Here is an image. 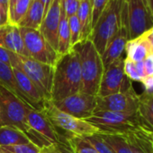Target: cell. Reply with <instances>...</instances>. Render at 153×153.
Returning a JSON list of instances; mask_svg holds the SVG:
<instances>
[{
	"label": "cell",
	"instance_id": "obj_18",
	"mask_svg": "<svg viewBox=\"0 0 153 153\" xmlns=\"http://www.w3.org/2000/svg\"><path fill=\"white\" fill-rule=\"evenodd\" d=\"M137 114L140 129L153 134V95H140Z\"/></svg>",
	"mask_w": 153,
	"mask_h": 153
},
{
	"label": "cell",
	"instance_id": "obj_20",
	"mask_svg": "<svg viewBox=\"0 0 153 153\" xmlns=\"http://www.w3.org/2000/svg\"><path fill=\"white\" fill-rule=\"evenodd\" d=\"M44 5L40 0H33L26 14L17 26L39 30L44 17Z\"/></svg>",
	"mask_w": 153,
	"mask_h": 153
},
{
	"label": "cell",
	"instance_id": "obj_13",
	"mask_svg": "<svg viewBox=\"0 0 153 153\" xmlns=\"http://www.w3.org/2000/svg\"><path fill=\"white\" fill-rule=\"evenodd\" d=\"M52 104L61 112L78 119L86 120L95 113L97 97L79 92Z\"/></svg>",
	"mask_w": 153,
	"mask_h": 153
},
{
	"label": "cell",
	"instance_id": "obj_44",
	"mask_svg": "<svg viewBox=\"0 0 153 153\" xmlns=\"http://www.w3.org/2000/svg\"><path fill=\"white\" fill-rule=\"evenodd\" d=\"M58 146H59V149L62 151V153H72V152L67 148V146H65L64 144H59V145H58Z\"/></svg>",
	"mask_w": 153,
	"mask_h": 153
},
{
	"label": "cell",
	"instance_id": "obj_21",
	"mask_svg": "<svg viewBox=\"0 0 153 153\" xmlns=\"http://www.w3.org/2000/svg\"><path fill=\"white\" fill-rule=\"evenodd\" d=\"M150 52L151 48L143 35L128 41L125 47L126 58L133 62L143 61Z\"/></svg>",
	"mask_w": 153,
	"mask_h": 153
},
{
	"label": "cell",
	"instance_id": "obj_34",
	"mask_svg": "<svg viewBox=\"0 0 153 153\" xmlns=\"http://www.w3.org/2000/svg\"><path fill=\"white\" fill-rule=\"evenodd\" d=\"M92 1V28L110 0H91Z\"/></svg>",
	"mask_w": 153,
	"mask_h": 153
},
{
	"label": "cell",
	"instance_id": "obj_12",
	"mask_svg": "<svg viewBox=\"0 0 153 153\" xmlns=\"http://www.w3.org/2000/svg\"><path fill=\"white\" fill-rule=\"evenodd\" d=\"M139 97L131 86L128 89L106 97H97L96 112H121L134 113L139 106Z\"/></svg>",
	"mask_w": 153,
	"mask_h": 153
},
{
	"label": "cell",
	"instance_id": "obj_16",
	"mask_svg": "<svg viewBox=\"0 0 153 153\" xmlns=\"http://www.w3.org/2000/svg\"><path fill=\"white\" fill-rule=\"evenodd\" d=\"M0 46L16 54L29 57L17 25L7 24L0 26Z\"/></svg>",
	"mask_w": 153,
	"mask_h": 153
},
{
	"label": "cell",
	"instance_id": "obj_33",
	"mask_svg": "<svg viewBox=\"0 0 153 153\" xmlns=\"http://www.w3.org/2000/svg\"><path fill=\"white\" fill-rule=\"evenodd\" d=\"M81 0H60V5L67 17L76 16L78 13Z\"/></svg>",
	"mask_w": 153,
	"mask_h": 153
},
{
	"label": "cell",
	"instance_id": "obj_24",
	"mask_svg": "<svg viewBox=\"0 0 153 153\" xmlns=\"http://www.w3.org/2000/svg\"><path fill=\"white\" fill-rule=\"evenodd\" d=\"M61 6V5H60ZM70 45V32L68 26V19L61 7L60 9V19L58 29V49L57 52L59 57L68 53L71 51Z\"/></svg>",
	"mask_w": 153,
	"mask_h": 153
},
{
	"label": "cell",
	"instance_id": "obj_6",
	"mask_svg": "<svg viewBox=\"0 0 153 153\" xmlns=\"http://www.w3.org/2000/svg\"><path fill=\"white\" fill-rule=\"evenodd\" d=\"M86 121L96 126L99 133L127 135L140 129L137 112H96Z\"/></svg>",
	"mask_w": 153,
	"mask_h": 153
},
{
	"label": "cell",
	"instance_id": "obj_29",
	"mask_svg": "<svg viewBox=\"0 0 153 153\" xmlns=\"http://www.w3.org/2000/svg\"><path fill=\"white\" fill-rule=\"evenodd\" d=\"M41 148L33 143L0 147V153H40Z\"/></svg>",
	"mask_w": 153,
	"mask_h": 153
},
{
	"label": "cell",
	"instance_id": "obj_39",
	"mask_svg": "<svg viewBox=\"0 0 153 153\" xmlns=\"http://www.w3.org/2000/svg\"><path fill=\"white\" fill-rule=\"evenodd\" d=\"M135 66H136V70L137 73L139 75V76L141 79H144L146 76V73H145V68H144V64L143 61H140V62H135Z\"/></svg>",
	"mask_w": 153,
	"mask_h": 153
},
{
	"label": "cell",
	"instance_id": "obj_2",
	"mask_svg": "<svg viewBox=\"0 0 153 153\" xmlns=\"http://www.w3.org/2000/svg\"><path fill=\"white\" fill-rule=\"evenodd\" d=\"M72 49L78 54L81 68L82 93L97 97L105 67L101 55L89 40L80 41Z\"/></svg>",
	"mask_w": 153,
	"mask_h": 153
},
{
	"label": "cell",
	"instance_id": "obj_47",
	"mask_svg": "<svg viewBox=\"0 0 153 153\" xmlns=\"http://www.w3.org/2000/svg\"><path fill=\"white\" fill-rule=\"evenodd\" d=\"M152 141H153V134H152Z\"/></svg>",
	"mask_w": 153,
	"mask_h": 153
},
{
	"label": "cell",
	"instance_id": "obj_15",
	"mask_svg": "<svg viewBox=\"0 0 153 153\" xmlns=\"http://www.w3.org/2000/svg\"><path fill=\"white\" fill-rule=\"evenodd\" d=\"M12 68L17 88L22 96L24 97L27 105L35 110L42 111L44 100L37 90V88H35V86L33 85V83L28 79V76L23 71L16 68Z\"/></svg>",
	"mask_w": 153,
	"mask_h": 153
},
{
	"label": "cell",
	"instance_id": "obj_28",
	"mask_svg": "<svg viewBox=\"0 0 153 153\" xmlns=\"http://www.w3.org/2000/svg\"><path fill=\"white\" fill-rule=\"evenodd\" d=\"M98 134L111 147L114 153H131V149L125 135L105 133Z\"/></svg>",
	"mask_w": 153,
	"mask_h": 153
},
{
	"label": "cell",
	"instance_id": "obj_27",
	"mask_svg": "<svg viewBox=\"0 0 153 153\" xmlns=\"http://www.w3.org/2000/svg\"><path fill=\"white\" fill-rule=\"evenodd\" d=\"M33 0H15L8 5V24L17 25L26 14Z\"/></svg>",
	"mask_w": 153,
	"mask_h": 153
},
{
	"label": "cell",
	"instance_id": "obj_30",
	"mask_svg": "<svg viewBox=\"0 0 153 153\" xmlns=\"http://www.w3.org/2000/svg\"><path fill=\"white\" fill-rule=\"evenodd\" d=\"M68 26L70 32V45L71 48L79 43L81 41L80 38V26L76 16H73L68 18Z\"/></svg>",
	"mask_w": 153,
	"mask_h": 153
},
{
	"label": "cell",
	"instance_id": "obj_36",
	"mask_svg": "<svg viewBox=\"0 0 153 153\" xmlns=\"http://www.w3.org/2000/svg\"><path fill=\"white\" fill-rule=\"evenodd\" d=\"M144 88V92L153 95V76H146L140 82Z\"/></svg>",
	"mask_w": 153,
	"mask_h": 153
},
{
	"label": "cell",
	"instance_id": "obj_14",
	"mask_svg": "<svg viewBox=\"0 0 153 153\" xmlns=\"http://www.w3.org/2000/svg\"><path fill=\"white\" fill-rule=\"evenodd\" d=\"M60 0H53L39 29L44 39L56 51L58 49V29L60 19Z\"/></svg>",
	"mask_w": 153,
	"mask_h": 153
},
{
	"label": "cell",
	"instance_id": "obj_17",
	"mask_svg": "<svg viewBox=\"0 0 153 153\" xmlns=\"http://www.w3.org/2000/svg\"><path fill=\"white\" fill-rule=\"evenodd\" d=\"M128 41V31L126 26L123 25L119 31L115 33V35L110 40L105 47V51L101 55L105 68L123 57V54L125 52V47Z\"/></svg>",
	"mask_w": 153,
	"mask_h": 153
},
{
	"label": "cell",
	"instance_id": "obj_5",
	"mask_svg": "<svg viewBox=\"0 0 153 153\" xmlns=\"http://www.w3.org/2000/svg\"><path fill=\"white\" fill-rule=\"evenodd\" d=\"M53 126L64 140L72 136L87 137L99 133V130L86 120L78 119L59 110L51 101H44L43 110Z\"/></svg>",
	"mask_w": 153,
	"mask_h": 153
},
{
	"label": "cell",
	"instance_id": "obj_32",
	"mask_svg": "<svg viewBox=\"0 0 153 153\" xmlns=\"http://www.w3.org/2000/svg\"><path fill=\"white\" fill-rule=\"evenodd\" d=\"M123 71L127 78L131 79V81L141 82V79L139 76L137 70H136L135 62L130 60L127 58H125L123 60Z\"/></svg>",
	"mask_w": 153,
	"mask_h": 153
},
{
	"label": "cell",
	"instance_id": "obj_41",
	"mask_svg": "<svg viewBox=\"0 0 153 153\" xmlns=\"http://www.w3.org/2000/svg\"><path fill=\"white\" fill-rule=\"evenodd\" d=\"M8 4H9V0H0V9L7 16H8Z\"/></svg>",
	"mask_w": 153,
	"mask_h": 153
},
{
	"label": "cell",
	"instance_id": "obj_11",
	"mask_svg": "<svg viewBox=\"0 0 153 153\" xmlns=\"http://www.w3.org/2000/svg\"><path fill=\"white\" fill-rule=\"evenodd\" d=\"M123 60L122 57L105 68L97 97H106L124 91L132 86L123 71Z\"/></svg>",
	"mask_w": 153,
	"mask_h": 153
},
{
	"label": "cell",
	"instance_id": "obj_35",
	"mask_svg": "<svg viewBox=\"0 0 153 153\" xmlns=\"http://www.w3.org/2000/svg\"><path fill=\"white\" fill-rule=\"evenodd\" d=\"M146 76H153V52H150L143 60Z\"/></svg>",
	"mask_w": 153,
	"mask_h": 153
},
{
	"label": "cell",
	"instance_id": "obj_19",
	"mask_svg": "<svg viewBox=\"0 0 153 153\" xmlns=\"http://www.w3.org/2000/svg\"><path fill=\"white\" fill-rule=\"evenodd\" d=\"M125 136L131 153H153L152 133L140 129Z\"/></svg>",
	"mask_w": 153,
	"mask_h": 153
},
{
	"label": "cell",
	"instance_id": "obj_38",
	"mask_svg": "<svg viewBox=\"0 0 153 153\" xmlns=\"http://www.w3.org/2000/svg\"><path fill=\"white\" fill-rule=\"evenodd\" d=\"M40 153H62L58 145H51L49 147H44L41 149Z\"/></svg>",
	"mask_w": 153,
	"mask_h": 153
},
{
	"label": "cell",
	"instance_id": "obj_23",
	"mask_svg": "<svg viewBox=\"0 0 153 153\" xmlns=\"http://www.w3.org/2000/svg\"><path fill=\"white\" fill-rule=\"evenodd\" d=\"M29 143H32L29 138L18 128L10 125H0V147Z\"/></svg>",
	"mask_w": 153,
	"mask_h": 153
},
{
	"label": "cell",
	"instance_id": "obj_26",
	"mask_svg": "<svg viewBox=\"0 0 153 153\" xmlns=\"http://www.w3.org/2000/svg\"><path fill=\"white\" fill-rule=\"evenodd\" d=\"M63 144L72 153H99L85 137L72 136L66 138Z\"/></svg>",
	"mask_w": 153,
	"mask_h": 153
},
{
	"label": "cell",
	"instance_id": "obj_9",
	"mask_svg": "<svg viewBox=\"0 0 153 153\" xmlns=\"http://www.w3.org/2000/svg\"><path fill=\"white\" fill-rule=\"evenodd\" d=\"M26 117L36 146L42 149L51 145L63 144L62 137L43 111H38L28 106Z\"/></svg>",
	"mask_w": 153,
	"mask_h": 153
},
{
	"label": "cell",
	"instance_id": "obj_42",
	"mask_svg": "<svg viewBox=\"0 0 153 153\" xmlns=\"http://www.w3.org/2000/svg\"><path fill=\"white\" fill-rule=\"evenodd\" d=\"M8 24V16L0 9V26Z\"/></svg>",
	"mask_w": 153,
	"mask_h": 153
},
{
	"label": "cell",
	"instance_id": "obj_46",
	"mask_svg": "<svg viewBox=\"0 0 153 153\" xmlns=\"http://www.w3.org/2000/svg\"><path fill=\"white\" fill-rule=\"evenodd\" d=\"M15 1V0H9V3H12V2H14ZM9 5V4H8Z\"/></svg>",
	"mask_w": 153,
	"mask_h": 153
},
{
	"label": "cell",
	"instance_id": "obj_45",
	"mask_svg": "<svg viewBox=\"0 0 153 153\" xmlns=\"http://www.w3.org/2000/svg\"><path fill=\"white\" fill-rule=\"evenodd\" d=\"M148 4H149V9H150V12H151L152 17H153V0H148Z\"/></svg>",
	"mask_w": 153,
	"mask_h": 153
},
{
	"label": "cell",
	"instance_id": "obj_4",
	"mask_svg": "<svg viewBox=\"0 0 153 153\" xmlns=\"http://www.w3.org/2000/svg\"><path fill=\"white\" fill-rule=\"evenodd\" d=\"M11 67L23 71L33 83L44 101L51 100L54 66L12 52Z\"/></svg>",
	"mask_w": 153,
	"mask_h": 153
},
{
	"label": "cell",
	"instance_id": "obj_1",
	"mask_svg": "<svg viewBox=\"0 0 153 153\" xmlns=\"http://www.w3.org/2000/svg\"><path fill=\"white\" fill-rule=\"evenodd\" d=\"M81 68L78 54L71 49L59 57L54 66L51 102L59 101L68 96L82 92Z\"/></svg>",
	"mask_w": 153,
	"mask_h": 153
},
{
	"label": "cell",
	"instance_id": "obj_3",
	"mask_svg": "<svg viewBox=\"0 0 153 153\" xmlns=\"http://www.w3.org/2000/svg\"><path fill=\"white\" fill-rule=\"evenodd\" d=\"M124 4L125 0H110L92 28L89 40L100 55L123 25Z\"/></svg>",
	"mask_w": 153,
	"mask_h": 153
},
{
	"label": "cell",
	"instance_id": "obj_25",
	"mask_svg": "<svg viewBox=\"0 0 153 153\" xmlns=\"http://www.w3.org/2000/svg\"><path fill=\"white\" fill-rule=\"evenodd\" d=\"M0 87L7 89L17 98H19L22 102H24L25 105H27L24 97L22 96L17 88L12 67L1 61H0Z\"/></svg>",
	"mask_w": 153,
	"mask_h": 153
},
{
	"label": "cell",
	"instance_id": "obj_8",
	"mask_svg": "<svg viewBox=\"0 0 153 153\" xmlns=\"http://www.w3.org/2000/svg\"><path fill=\"white\" fill-rule=\"evenodd\" d=\"M124 25L129 41L143 35L153 27V17L148 0H125Z\"/></svg>",
	"mask_w": 153,
	"mask_h": 153
},
{
	"label": "cell",
	"instance_id": "obj_22",
	"mask_svg": "<svg viewBox=\"0 0 153 153\" xmlns=\"http://www.w3.org/2000/svg\"><path fill=\"white\" fill-rule=\"evenodd\" d=\"M79 26L81 41L89 39L92 32V1L91 0H81L76 13Z\"/></svg>",
	"mask_w": 153,
	"mask_h": 153
},
{
	"label": "cell",
	"instance_id": "obj_37",
	"mask_svg": "<svg viewBox=\"0 0 153 153\" xmlns=\"http://www.w3.org/2000/svg\"><path fill=\"white\" fill-rule=\"evenodd\" d=\"M11 54L12 51H9L0 46V61L10 67H11Z\"/></svg>",
	"mask_w": 153,
	"mask_h": 153
},
{
	"label": "cell",
	"instance_id": "obj_43",
	"mask_svg": "<svg viewBox=\"0 0 153 153\" xmlns=\"http://www.w3.org/2000/svg\"><path fill=\"white\" fill-rule=\"evenodd\" d=\"M40 1L44 5V8H45L44 9V16H45L46 12L48 11V9H49V7H50V6H51V4L53 0H40Z\"/></svg>",
	"mask_w": 153,
	"mask_h": 153
},
{
	"label": "cell",
	"instance_id": "obj_31",
	"mask_svg": "<svg viewBox=\"0 0 153 153\" xmlns=\"http://www.w3.org/2000/svg\"><path fill=\"white\" fill-rule=\"evenodd\" d=\"M95 148L99 153H114L111 147L101 138V136L98 133L87 136L85 137Z\"/></svg>",
	"mask_w": 153,
	"mask_h": 153
},
{
	"label": "cell",
	"instance_id": "obj_40",
	"mask_svg": "<svg viewBox=\"0 0 153 153\" xmlns=\"http://www.w3.org/2000/svg\"><path fill=\"white\" fill-rule=\"evenodd\" d=\"M144 38L148 41L150 48H151V51L153 52V27L151 29H149L148 32H146L144 34H143Z\"/></svg>",
	"mask_w": 153,
	"mask_h": 153
},
{
	"label": "cell",
	"instance_id": "obj_7",
	"mask_svg": "<svg viewBox=\"0 0 153 153\" xmlns=\"http://www.w3.org/2000/svg\"><path fill=\"white\" fill-rule=\"evenodd\" d=\"M27 107L28 105L19 98L0 87V125L18 128L34 144V139L26 117Z\"/></svg>",
	"mask_w": 153,
	"mask_h": 153
},
{
	"label": "cell",
	"instance_id": "obj_10",
	"mask_svg": "<svg viewBox=\"0 0 153 153\" xmlns=\"http://www.w3.org/2000/svg\"><path fill=\"white\" fill-rule=\"evenodd\" d=\"M19 29L29 58L44 64L55 66L59 55L40 31L24 27H19Z\"/></svg>",
	"mask_w": 153,
	"mask_h": 153
}]
</instances>
